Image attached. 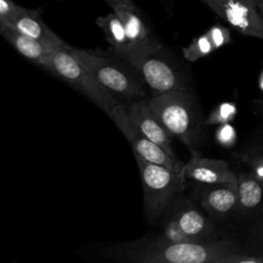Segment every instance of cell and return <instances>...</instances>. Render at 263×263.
I'll use <instances>...</instances> for the list:
<instances>
[{"instance_id":"cell-27","label":"cell","mask_w":263,"mask_h":263,"mask_svg":"<svg viewBox=\"0 0 263 263\" xmlns=\"http://www.w3.org/2000/svg\"><path fill=\"white\" fill-rule=\"evenodd\" d=\"M254 108L259 112V113H263V99H257L253 102Z\"/></svg>"},{"instance_id":"cell-2","label":"cell","mask_w":263,"mask_h":263,"mask_svg":"<svg viewBox=\"0 0 263 263\" xmlns=\"http://www.w3.org/2000/svg\"><path fill=\"white\" fill-rule=\"evenodd\" d=\"M109 52L133 66L155 93L187 89L180 72L156 40L145 44H128L120 48L110 47Z\"/></svg>"},{"instance_id":"cell-8","label":"cell","mask_w":263,"mask_h":263,"mask_svg":"<svg viewBox=\"0 0 263 263\" xmlns=\"http://www.w3.org/2000/svg\"><path fill=\"white\" fill-rule=\"evenodd\" d=\"M238 33L263 39V15L257 3L243 0H201Z\"/></svg>"},{"instance_id":"cell-7","label":"cell","mask_w":263,"mask_h":263,"mask_svg":"<svg viewBox=\"0 0 263 263\" xmlns=\"http://www.w3.org/2000/svg\"><path fill=\"white\" fill-rule=\"evenodd\" d=\"M108 115L128 141L135 154L140 155L150 162L163 165L175 172L184 170V164L178 158L172 157L158 144L148 139L133 124L127 115L125 105L120 103L117 104Z\"/></svg>"},{"instance_id":"cell-10","label":"cell","mask_w":263,"mask_h":263,"mask_svg":"<svg viewBox=\"0 0 263 263\" xmlns=\"http://www.w3.org/2000/svg\"><path fill=\"white\" fill-rule=\"evenodd\" d=\"M126 109L130 121L143 135L158 144L172 157L177 158L172 147V135L151 110L147 99L134 100Z\"/></svg>"},{"instance_id":"cell-5","label":"cell","mask_w":263,"mask_h":263,"mask_svg":"<svg viewBox=\"0 0 263 263\" xmlns=\"http://www.w3.org/2000/svg\"><path fill=\"white\" fill-rule=\"evenodd\" d=\"M143 191L144 208L148 222L157 221L173 197L182 189L184 172H175L163 165L150 162L135 154Z\"/></svg>"},{"instance_id":"cell-29","label":"cell","mask_w":263,"mask_h":263,"mask_svg":"<svg viewBox=\"0 0 263 263\" xmlns=\"http://www.w3.org/2000/svg\"><path fill=\"white\" fill-rule=\"evenodd\" d=\"M257 7H258L260 13L263 15V1L262 0H257Z\"/></svg>"},{"instance_id":"cell-4","label":"cell","mask_w":263,"mask_h":263,"mask_svg":"<svg viewBox=\"0 0 263 263\" xmlns=\"http://www.w3.org/2000/svg\"><path fill=\"white\" fill-rule=\"evenodd\" d=\"M38 65L74 86L107 114L119 104L114 93L104 87L71 53L70 49L52 51L43 58Z\"/></svg>"},{"instance_id":"cell-25","label":"cell","mask_w":263,"mask_h":263,"mask_svg":"<svg viewBox=\"0 0 263 263\" xmlns=\"http://www.w3.org/2000/svg\"><path fill=\"white\" fill-rule=\"evenodd\" d=\"M245 158H262L263 159V143L258 144L253 148H250L243 155H241V159H245Z\"/></svg>"},{"instance_id":"cell-28","label":"cell","mask_w":263,"mask_h":263,"mask_svg":"<svg viewBox=\"0 0 263 263\" xmlns=\"http://www.w3.org/2000/svg\"><path fill=\"white\" fill-rule=\"evenodd\" d=\"M258 84H259V87H260V89H261V91L263 92V69H262V71H261V73H260V75H259V79H258Z\"/></svg>"},{"instance_id":"cell-13","label":"cell","mask_w":263,"mask_h":263,"mask_svg":"<svg viewBox=\"0 0 263 263\" xmlns=\"http://www.w3.org/2000/svg\"><path fill=\"white\" fill-rule=\"evenodd\" d=\"M202 206L213 216L223 218L236 212L237 186L211 185L205 186L200 195Z\"/></svg>"},{"instance_id":"cell-21","label":"cell","mask_w":263,"mask_h":263,"mask_svg":"<svg viewBox=\"0 0 263 263\" xmlns=\"http://www.w3.org/2000/svg\"><path fill=\"white\" fill-rule=\"evenodd\" d=\"M248 253L263 256V217L255 224L249 237Z\"/></svg>"},{"instance_id":"cell-14","label":"cell","mask_w":263,"mask_h":263,"mask_svg":"<svg viewBox=\"0 0 263 263\" xmlns=\"http://www.w3.org/2000/svg\"><path fill=\"white\" fill-rule=\"evenodd\" d=\"M173 218L186 236L193 241L204 239L214 228L211 221L190 203L179 206Z\"/></svg>"},{"instance_id":"cell-1","label":"cell","mask_w":263,"mask_h":263,"mask_svg":"<svg viewBox=\"0 0 263 263\" xmlns=\"http://www.w3.org/2000/svg\"><path fill=\"white\" fill-rule=\"evenodd\" d=\"M243 252L228 239L177 242L158 237L110 247L105 256L133 263H236Z\"/></svg>"},{"instance_id":"cell-9","label":"cell","mask_w":263,"mask_h":263,"mask_svg":"<svg viewBox=\"0 0 263 263\" xmlns=\"http://www.w3.org/2000/svg\"><path fill=\"white\" fill-rule=\"evenodd\" d=\"M190 160L184 164L185 180H192L205 186L230 185L237 186V174L229 164L221 159L201 157L196 151H192Z\"/></svg>"},{"instance_id":"cell-32","label":"cell","mask_w":263,"mask_h":263,"mask_svg":"<svg viewBox=\"0 0 263 263\" xmlns=\"http://www.w3.org/2000/svg\"><path fill=\"white\" fill-rule=\"evenodd\" d=\"M262 1H263V0H262Z\"/></svg>"},{"instance_id":"cell-30","label":"cell","mask_w":263,"mask_h":263,"mask_svg":"<svg viewBox=\"0 0 263 263\" xmlns=\"http://www.w3.org/2000/svg\"><path fill=\"white\" fill-rule=\"evenodd\" d=\"M243 1H248V2H251V3H257V0H243Z\"/></svg>"},{"instance_id":"cell-31","label":"cell","mask_w":263,"mask_h":263,"mask_svg":"<svg viewBox=\"0 0 263 263\" xmlns=\"http://www.w3.org/2000/svg\"><path fill=\"white\" fill-rule=\"evenodd\" d=\"M262 115H263V113H262Z\"/></svg>"},{"instance_id":"cell-11","label":"cell","mask_w":263,"mask_h":263,"mask_svg":"<svg viewBox=\"0 0 263 263\" xmlns=\"http://www.w3.org/2000/svg\"><path fill=\"white\" fill-rule=\"evenodd\" d=\"M6 26H10L21 33L39 41L51 51L72 48L44 24L39 10L28 9L26 13Z\"/></svg>"},{"instance_id":"cell-18","label":"cell","mask_w":263,"mask_h":263,"mask_svg":"<svg viewBox=\"0 0 263 263\" xmlns=\"http://www.w3.org/2000/svg\"><path fill=\"white\" fill-rule=\"evenodd\" d=\"M217 49H219V46L212 31L209 29L205 33L194 38L186 47L182 49V52L187 61L195 62L211 54Z\"/></svg>"},{"instance_id":"cell-16","label":"cell","mask_w":263,"mask_h":263,"mask_svg":"<svg viewBox=\"0 0 263 263\" xmlns=\"http://www.w3.org/2000/svg\"><path fill=\"white\" fill-rule=\"evenodd\" d=\"M0 32L21 54L36 64H39L43 58L52 52L39 41L21 33L10 26L0 25Z\"/></svg>"},{"instance_id":"cell-15","label":"cell","mask_w":263,"mask_h":263,"mask_svg":"<svg viewBox=\"0 0 263 263\" xmlns=\"http://www.w3.org/2000/svg\"><path fill=\"white\" fill-rule=\"evenodd\" d=\"M112 9L121 20L129 44H145L155 40L135 4H121Z\"/></svg>"},{"instance_id":"cell-26","label":"cell","mask_w":263,"mask_h":263,"mask_svg":"<svg viewBox=\"0 0 263 263\" xmlns=\"http://www.w3.org/2000/svg\"><path fill=\"white\" fill-rule=\"evenodd\" d=\"M106 1L110 4L112 8L121 4H134L133 0H106Z\"/></svg>"},{"instance_id":"cell-3","label":"cell","mask_w":263,"mask_h":263,"mask_svg":"<svg viewBox=\"0 0 263 263\" xmlns=\"http://www.w3.org/2000/svg\"><path fill=\"white\" fill-rule=\"evenodd\" d=\"M148 104L168 133L187 145L191 152L195 151L202 134V121L188 89L155 93Z\"/></svg>"},{"instance_id":"cell-19","label":"cell","mask_w":263,"mask_h":263,"mask_svg":"<svg viewBox=\"0 0 263 263\" xmlns=\"http://www.w3.org/2000/svg\"><path fill=\"white\" fill-rule=\"evenodd\" d=\"M236 115V107L233 103L225 102L220 104L209 116L206 124H224L229 123Z\"/></svg>"},{"instance_id":"cell-12","label":"cell","mask_w":263,"mask_h":263,"mask_svg":"<svg viewBox=\"0 0 263 263\" xmlns=\"http://www.w3.org/2000/svg\"><path fill=\"white\" fill-rule=\"evenodd\" d=\"M237 209L242 217H256L263 213V182L251 172L237 174Z\"/></svg>"},{"instance_id":"cell-17","label":"cell","mask_w":263,"mask_h":263,"mask_svg":"<svg viewBox=\"0 0 263 263\" xmlns=\"http://www.w3.org/2000/svg\"><path fill=\"white\" fill-rule=\"evenodd\" d=\"M96 23L103 30L112 48H120L129 44L124 26L114 11L105 16L97 17Z\"/></svg>"},{"instance_id":"cell-6","label":"cell","mask_w":263,"mask_h":263,"mask_svg":"<svg viewBox=\"0 0 263 263\" xmlns=\"http://www.w3.org/2000/svg\"><path fill=\"white\" fill-rule=\"evenodd\" d=\"M70 51L104 87L113 93L133 101L145 96L139 80L111 59L79 48L72 47Z\"/></svg>"},{"instance_id":"cell-24","label":"cell","mask_w":263,"mask_h":263,"mask_svg":"<svg viewBox=\"0 0 263 263\" xmlns=\"http://www.w3.org/2000/svg\"><path fill=\"white\" fill-rule=\"evenodd\" d=\"M245 160L251 167L250 172L261 182H263V159L262 158H245Z\"/></svg>"},{"instance_id":"cell-22","label":"cell","mask_w":263,"mask_h":263,"mask_svg":"<svg viewBox=\"0 0 263 263\" xmlns=\"http://www.w3.org/2000/svg\"><path fill=\"white\" fill-rule=\"evenodd\" d=\"M161 237L164 238L165 240H168V241H177V242L193 241L190 238H188L186 236V234L181 230V228L179 227L178 223L176 222V220L174 218L170 222H167V224L165 225Z\"/></svg>"},{"instance_id":"cell-20","label":"cell","mask_w":263,"mask_h":263,"mask_svg":"<svg viewBox=\"0 0 263 263\" xmlns=\"http://www.w3.org/2000/svg\"><path fill=\"white\" fill-rule=\"evenodd\" d=\"M27 11L28 8L15 4L12 0H0V24H11Z\"/></svg>"},{"instance_id":"cell-23","label":"cell","mask_w":263,"mask_h":263,"mask_svg":"<svg viewBox=\"0 0 263 263\" xmlns=\"http://www.w3.org/2000/svg\"><path fill=\"white\" fill-rule=\"evenodd\" d=\"M216 138L220 145L229 148L236 141V132L234 127L229 123L220 124L216 133Z\"/></svg>"}]
</instances>
